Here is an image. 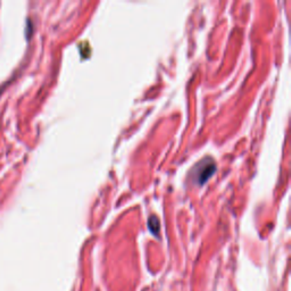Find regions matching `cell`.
<instances>
[]
</instances>
